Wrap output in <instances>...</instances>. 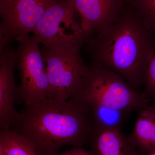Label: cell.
<instances>
[{
	"label": "cell",
	"mask_w": 155,
	"mask_h": 155,
	"mask_svg": "<svg viewBox=\"0 0 155 155\" xmlns=\"http://www.w3.org/2000/svg\"><path fill=\"white\" fill-rule=\"evenodd\" d=\"M155 38L138 13L122 12L85 44L92 64L113 71L137 90L144 84L148 64L155 52Z\"/></svg>",
	"instance_id": "obj_1"
},
{
	"label": "cell",
	"mask_w": 155,
	"mask_h": 155,
	"mask_svg": "<svg viewBox=\"0 0 155 155\" xmlns=\"http://www.w3.org/2000/svg\"><path fill=\"white\" fill-rule=\"evenodd\" d=\"M94 125L83 104L48 98L38 104L25 106L11 127L40 155H55L64 147L89 144Z\"/></svg>",
	"instance_id": "obj_2"
},
{
	"label": "cell",
	"mask_w": 155,
	"mask_h": 155,
	"mask_svg": "<svg viewBox=\"0 0 155 155\" xmlns=\"http://www.w3.org/2000/svg\"><path fill=\"white\" fill-rule=\"evenodd\" d=\"M69 99L87 107L101 106L131 112L148 107L150 100L120 75L92 64L87 66Z\"/></svg>",
	"instance_id": "obj_3"
},
{
	"label": "cell",
	"mask_w": 155,
	"mask_h": 155,
	"mask_svg": "<svg viewBox=\"0 0 155 155\" xmlns=\"http://www.w3.org/2000/svg\"><path fill=\"white\" fill-rule=\"evenodd\" d=\"M82 45L41 49L49 82V98L67 101L77 88L87 67L81 54Z\"/></svg>",
	"instance_id": "obj_4"
},
{
	"label": "cell",
	"mask_w": 155,
	"mask_h": 155,
	"mask_svg": "<svg viewBox=\"0 0 155 155\" xmlns=\"http://www.w3.org/2000/svg\"><path fill=\"white\" fill-rule=\"evenodd\" d=\"M72 0H53L34 30L45 46H71L85 44L88 37L75 19Z\"/></svg>",
	"instance_id": "obj_5"
},
{
	"label": "cell",
	"mask_w": 155,
	"mask_h": 155,
	"mask_svg": "<svg viewBox=\"0 0 155 155\" xmlns=\"http://www.w3.org/2000/svg\"><path fill=\"white\" fill-rule=\"evenodd\" d=\"M17 63L21 83L17 93L25 106L38 104L49 98V82L40 42L29 35L19 41Z\"/></svg>",
	"instance_id": "obj_6"
},
{
	"label": "cell",
	"mask_w": 155,
	"mask_h": 155,
	"mask_svg": "<svg viewBox=\"0 0 155 155\" xmlns=\"http://www.w3.org/2000/svg\"><path fill=\"white\" fill-rule=\"evenodd\" d=\"M53 0H0V51L33 32Z\"/></svg>",
	"instance_id": "obj_7"
},
{
	"label": "cell",
	"mask_w": 155,
	"mask_h": 155,
	"mask_svg": "<svg viewBox=\"0 0 155 155\" xmlns=\"http://www.w3.org/2000/svg\"><path fill=\"white\" fill-rule=\"evenodd\" d=\"M17 62V51L9 46L0 51V127L11 128L19 113L14 106L16 86L14 71Z\"/></svg>",
	"instance_id": "obj_8"
},
{
	"label": "cell",
	"mask_w": 155,
	"mask_h": 155,
	"mask_svg": "<svg viewBox=\"0 0 155 155\" xmlns=\"http://www.w3.org/2000/svg\"><path fill=\"white\" fill-rule=\"evenodd\" d=\"M81 25L90 37L112 24L122 13L121 0H72Z\"/></svg>",
	"instance_id": "obj_9"
},
{
	"label": "cell",
	"mask_w": 155,
	"mask_h": 155,
	"mask_svg": "<svg viewBox=\"0 0 155 155\" xmlns=\"http://www.w3.org/2000/svg\"><path fill=\"white\" fill-rule=\"evenodd\" d=\"M91 155H137L122 129L107 128L95 125L90 139Z\"/></svg>",
	"instance_id": "obj_10"
},
{
	"label": "cell",
	"mask_w": 155,
	"mask_h": 155,
	"mask_svg": "<svg viewBox=\"0 0 155 155\" xmlns=\"http://www.w3.org/2000/svg\"><path fill=\"white\" fill-rule=\"evenodd\" d=\"M137 153L146 155L155 151V106L142 109L132 133L127 137Z\"/></svg>",
	"instance_id": "obj_11"
},
{
	"label": "cell",
	"mask_w": 155,
	"mask_h": 155,
	"mask_svg": "<svg viewBox=\"0 0 155 155\" xmlns=\"http://www.w3.org/2000/svg\"><path fill=\"white\" fill-rule=\"evenodd\" d=\"M0 155H40L30 143L12 129L1 130Z\"/></svg>",
	"instance_id": "obj_12"
},
{
	"label": "cell",
	"mask_w": 155,
	"mask_h": 155,
	"mask_svg": "<svg viewBox=\"0 0 155 155\" xmlns=\"http://www.w3.org/2000/svg\"><path fill=\"white\" fill-rule=\"evenodd\" d=\"M87 107L89 110L95 125L110 129H122V125L127 121L131 113L101 106Z\"/></svg>",
	"instance_id": "obj_13"
},
{
	"label": "cell",
	"mask_w": 155,
	"mask_h": 155,
	"mask_svg": "<svg viewBox=\"0 0 155 155\" xmlns=\"http://www.w3.org/2000/svg\"><path fill=\"white\" fill-rule=\"evenodd\" d=\"M139 16L145 25L155 37V0H135Z\"/></svg>",
	"instance_id": "obj_14"
},
{
	"label": "cell",
	"mask_w": 155,
	"mask_h": 155,
	"mask_svg": "<svg viewBox=\"0 0 155 155\" xmlns=\"http://www.w3.org/2000/svg\"><path fill=\"white\" fill-rule=\"evenodd\" d=\"M143 95L149 99L155 97V52L150 59L146 72Z\"/></svg>",
	"instance_id": "obj_15"
},
{
	"label": "cell",
	"mask_w": 155,
	"mask_h": 155,
	"mask_svg": "<svg viewBox=\"0 0 155 155\" xmlns=\"http://www.w3.org/2000/svg\"><path fill=\"white\" fill-rule=\"evenodd\" d=\"M55 155H91L89 150H87L82 147H73L71 150Z\"/></svg>",
	"instance_id": "obj_16"
},
{
	"label": "cell",
	"mask_w": 155,
	"mask_h": 155,
	"mask_svg": "<svg viewBox=\"0 0 155 155\" xmlns=\"http://www.w3.org/2000/svg\"><path fill=\"white\" fill-rule=\"evenodd\" d=\"M137 155H140L138 154V153H137ZM146 155H155V151H154L153 152L150 153L149 154Z\"/></svg>",
	"instance_id": "obj_17"
},
{
	"label": "cell",
	"mask_w": 155,
	"mask_h": 155,
	"mask_svg": "<svg viewBox=\"0 0 155 155\" xmlns=\"http://www.w3.org/2000/svg\"><path fill=\"white\" fill-rule=\"evenodd\" d=\"M153 101L154 105L155 106V97L153 98Z\"/></svg>",
	"instance_id": "obj_18"
}]
</instances>
